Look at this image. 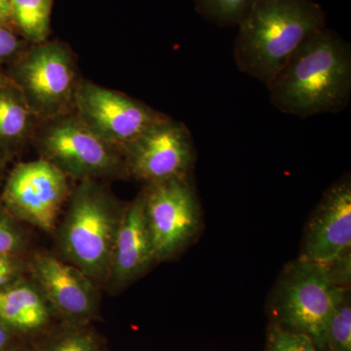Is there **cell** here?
<instances>
[{
  "label": "cell",
  "mask_w": 351,
  "mask_h": 351,
  "mask_svg": "<svg viewBox=\"0 0 351 351\" xmlns=\"http://www.w3.org/2000/svg\"><path fill=\"white\" fill-rule=\"evenodd\" d=\"M351 250V181L343 176L325 191L309 217L299 258L327 265Z\"/></svg>",
  "instance_id": "12"
},
{
  "label": "cell",
  "mask_w": 351,
  "mask_h": 351,
  "mask_svg": "<svg viewBox=\"0 0 351 351\" xmlns=\"http://www.w3.org/2000/svg\"><path fill=\"white\" fill-rule=\"evenodd\" d=\"M255 0H195L196 12L221 27H239Z\"/></svg>",
  "instance_id": "17"
},
{
  "label": "cell",
  "mask_w": 351,
  "mask_h": 351,
  "mask_svg": "<svg viewBox=\"0 0 351 351\" xmlns=\"http://www.w3.org/2000/svg\"><path fill=\"white\" fill-rule=\"evenodd\" d=\"M32 144L69 179L128 180L123 154L96 135L75 112L39 121Z\"/></svg>",
  "instance_id": "5"
},
{
  "label": "cell",
  "mask_w": 351,
  "mask_h": 351,
  "mask_svg": "<svg viewBox=\"0 0 351 351\" xmlns=\"http://www.w3.org/2000/svg\"><path fill=\"white\" fill-rule=\"evenodd\" d=\"M272 105L286 114L306 119L337 113L351 96V47L325 27L298 48L267 85Z\"/></svg>",
  "instance_id": "1"
},
{
  "label": "cell",
  "mask_w": 351,
  "mask_h": 351,
  "mask_svg": "<svg viewBox=\"0 0 351 351\" xmlns=\"http://www.w3.org/2000/svg\"><path fill=\"white\" fill-rule=\"evenodd\" d=\"M54 0H12L11 15L14 31L29 44L48 40Z\"/></svg>",
  "instance_id": "16"
},
{
  "label": "cell",
  "mask_w": 351,
  "mask_h": 351,
  "mask_svg": "<svg viewBox=\"0 0 351 351\" xmlns=\"http://www.w3.org/2000/svg\"><path fill=\"white\" fill-rule=\"evenodd\" d=\"M9 77L7 76L5 73H3V71L0 69V86H1L2 84H4V83L8 82Z\"/></svg>",
  "instance_id": "28"
},
{
  "label": "cell",
  "mask_w": 351,
  "mask_h": 351,
  "mask_svg": "<svg viewBox=\"0 0 351 351\" xmlns=\"http://www.w3.org/2000/svg\"><path fill=\"white\" fill-rule=\"evenodd\" d=\"M24 225L0 201V255L29 257L31 237Z\"/></svg>",
  "instance_id": "18"
},
{
  "label": "cell",
  "mask_w": 351,
  "mask_h": 351,
  "mask_svg": "<svg viewBox=\"0 0 351 351\" xmlns=\"http://www.w3.org/2000/svg\"><path fill=\"white\" fill-rule=\"evenodd\" d=\"M39 119L10 80L0 86V158L8 162L32 144Z\"/></svg>",
  "instance_id": "15"
},
{
  "label": "cell",
  "mask_w": 351,
  "mask_h": 351,
  "mask_svg": "<svg viewBox=\"0 0 351 351\" xmlns=\"http://www.w3.org/2000/svg\"><path fill=\"white\" fill-rule=\"evenodd\" d=\"M142 193L156 263L173 260L199 237L203 228L191 177L145 184Z\"/></svg>",
  "instance_id": "7"
},
{
  "label": "cell",
  "mask_w": 351,
  "mask_h": 351,
  "mask_svg": "<svg viewBox=\"0 0 351 351\" xmlns=\"http://www.w3.org/2000/svg\"><path fill=\"white\" fill-rule=\"evenodd\" d=\"M5 73L39 121L75 112L82 78L75 54L66 43L31 44Z\"/></svg>",
  "instance_id": "6"
},
{
  "label": "cell",
  "mask_w": 351,
  "mask_h": 351,
  "mask_svg": "<svg viewBox=\"0 0 351 351\" xmlns=\"http://www.w3.org/2000/svg\"><path fill=\"white\" fill-rule=\"evenodd\" d=\"M18 351H34V350H27V348H21L20 350Z\"/></svg>",
  "instance_id": "29"
},
{
  "label": "cell",
  "mask_w": 351,
  "mask_h": 351,
  "mask_svg": "<svg viewBox=\"0 0 351 351\" xmlns=\"http://www.w3.org/2000/svg\"><path fill=\"white\" fill-rule=\"evenodd\" d=\"M348 290L332 283L326 265L295 258L284 267L269 295L272 323L306 335L324 351L328 321Z\"/></svg>",
  "instance_id": "4"
},
{
  "label": "cell",
  "mask_w": 351,
  "mask_h": 351,
  "mask_svg": "<svg viewBox=\"0 0 351 351\" xmlns=\"http://www.w3.org/2000/svg\"><path fill=\"white\" fill-rule=\"evenodd\" d=\"M324 351H351V293L346 291L328 321Z\"/></svg>",
  "instance_id": "19"
},
{
  "label": "cell",
  "mask_w": 351,
  "mask_h": 351,
  "mask_svg": "<svg viewBox=\"0 0 351 351\" xmlns=\"http://www.w3.org/2000/svg\"><path fill=\"white\" fill-rule=\"evenodd\" d=\"M265 351H319L306 335L271 323L267 329Z\"/></svg>",
  "instance_id": "21"
},
{
  "label": "cell",
  "mask_w": 351,
  "mask_h": 351,
  "mask_svg": "<svg viewBox=\"0 0 351 351\" xmlns=\"http://www.w3.org/2000/svg\"><path fill=\"white\" fill-rule=\"evenodd\" d=\"M27 262L29 276L66 325H88L96 319L101 289L82 270L48 252L31 253Z\"/></svg>",
  "instance_id": "11"
},
{
  "label": "cell",
  "mask_w": 351,
  "mask_h": 351,
  "mask_svg": "<svg viewBox=\"0 0 351 351\" xmlns=\"http://www.w3.org/2000/svg\"><path fill=\"white\" fill-rule=\"evenodd\" d=\"M29 274L27 257L0 255V291Z\"/></svg>",
  "instance_id": "23"
},
{
  "label": "cell",
  "mask_w": 351,
  "mask_h": 351,
  "mask_svg": "<svg viewBox=\"0 0 351 351\" xmlns=\"http://www.w3.org/2000/svg\"><path fill=\"white\" fill-rule=\"evenodd\" d=\"M6 164L7 161L4 160V159L0 158V179H2L4 172H5Z\"/></svg>",
  "instance_id": "27"
},
{
  "label": "cell",
  "mask_w": 351,
  "mask_h": 351,
  "mask_svg": "<svg viewBox=\"0 0 351 351\" xmlns=\"http://www.w3.org/2000/svg\"><path fill=\"white\" fill-rule=\"evenodd\" d=\"M130 179L144 182L191 178L196 151L186 124L168 117L147 129L123 152Z\"/></svg>",
  "instance_id": "10"
},
{
  "label": "cell",
  "mask_w": 351,
  "mask_h": 351,
  "mask_svg": "<svg viewBox=\"0 0 351 351\" xmlns=\"http://www.w3.org/2000/svg\"><path fill=\"white\" fill-rule=\"evenodd\" d=\"M43 351H101V343L88 325H68V329L55 337Z\"/></svg>",
  "instance_id": "20"
},
{
  "label": "cell",
  "mask_w": 351,
  "mask_h": 351,
  "mask_svg": "<svg viewBox=\"0 0 351 351\" xmlns=\"http://www.w3.org/2000/svg\"><path fill=\"white\" fill-rule=\"evenodd\" d=\"M12 0H0V25L13 29L12 15H11Z\"/></svg>",
  "instance_id": "26"
},
{
  "label": "cell",
  "mask_w": 351,
  "mask_h": 351,
  "mask_svg": "<svg viewBox=\"0 0 351 351\" xmlns=\"http://www.w3.org/2000/svg\"><path fill=\"white\" fill-rule=\"evenodd\" d=\"M18 32L0 25V69L5 64H12L29 46Z\"/></svg>",
  "instance_id": "22"
},
{
  "label": "cell",
  "mask_w": 351,
  "mask_h": 351,
  "mask_svg": "<svg viewBox=\"0 0 351 351\" xmlns=\"http://www.w3.org/2000/svg\"><path fill=\"white\" fill-rule=\"evenodd\" d=\"M127 203L104 181L84 180L71 189L56 241L63 260L105 288L113 246Z\"/></svg>",
  "instance_id": "3"
},
{
  "label": "cell",
  "mask_w": 351,
  "mask_h": 351,
  "mask_svg": "<svg viewBox=\"0 0 351 351\" xmlns=\"http://www.w3.org/2000/svg\"><path fill=\"white\" fill-rule=\"evenodd\" d=\"M329 276L337 287L350 289L351 284V250L345 252L338 258L327 263Z\"/></svg>",
  "instance_id": "24"
},
{
  "label": "cell",
  "mask_w": 351,
  "mask_h": 351,
  "mask_svg": "<svg viewBox=\"0 0 351 351\" xmlns=\"http://www.w3.org/2000/svg\"><path fill=\"white\" fill-rule=\"evenodd\" d=\"M19 338L0 324V351H18L20 350Z\"/></svg>",
  "instance_id": "25"
},
{
  "label": "cell",
  "mask_w": 351,
  "mask_h": 351,
  "mask_svg": "<svg viewBox=\"0 0 351 351\" xmlns=\"http://www.w3.org/2000/svg\"><path fill=\"white\" fill-rule=\"evenodd\" d=\"M237 27V68L267 86L307 38L327 27V16L314 0H255Z\"/></svg>",
  "instance_id": "2"
},
{
  "label": "cell",
  "mask_w": 351,
  "mask_h": 351,
  "mask_svg": "<svg viewBox=\"0 0 351 351\" xmlns=\"http://www.w3.org/2000/svg\"><path fill=\"white\" fill-rule=\"evenodd\" d=\"M151 230L142 191L127 203L120 223L105 288L119 292L147 274L156 265Z\"/></svg>",
  "instance_id": "13"
},
{
  "label": "cell",
  "mask_w": 351,
  "mask_h": 351,
  "mask_svg": "<svg viewBox=\"0 0 351 351\" xmlns=\"http://www.w3.org/2000/svg\"><path fill=\"white\" fill-rule=\"evenodd\" d=\"M55 317L56 311L29 274L0 291V324L19 339L40 334Z\"/></svg>",
  "instance_id": "14"
},
{
  "label": "cell",
  "mask_w": 351,
  "mask_h": 351,
  "mask_svg": "<svg viewBox=\"0 0 351 351\" xmlns=\"http://www.w3.org/2000/svg\"><path fill=\"white\" fill-rule=\"evenodd\" d=\"M75 112L90 130L122 154L147 129L169 117L144 101L83 78L76 92Z\"/></svg>",
  "instance_id": "9"
},
{
  "label": "cell",
  "mask_w": 351,
  "mask_h": 351,
  "mask_svg": "<svg viewBox=\"0 0 351 351\" xmlns=\"http://www.w3.org/2000/svg\"><path fill=\"white\" fill-rule=\"evenodd\" d=\"M69 181L56 166L39 157L11 170L0 201L25 225L54 234L73 189Z\"/></svg>",
  "instance_id": "8"
}]
</instances>
